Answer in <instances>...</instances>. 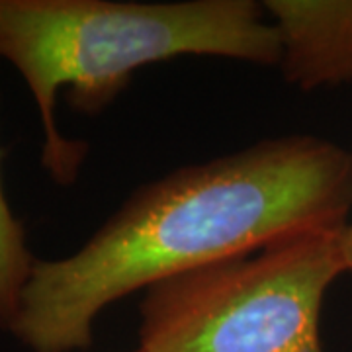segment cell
I'll return each instance as SVG.
<instances>
[{"label": "cell", "mask_w": 352, "mask_h": 352, "mask_svg": "<svg viewBox=\"0 0 352 352\" xmlns=\"http://www.w3.org/2000/svg\"><path fill=\"white\" fill-rule=\"evenodd\" d=\"M351 210L352 151L317 135L180 166L133 190L76 252L36 258L8 331L32 352L85 351L118 300L284 237L340 231Z\"/></svg>", "instance_id": "1"}, {"label": "cell", "mask_w": 352, "mask_h": 352, "mask_svg": "<svg viewBox=\"0 0 352 352\" xmlns=\"http://www.w3.org/2000/svg\"><path fill=\"white\" fill-rule=\"evenodd\" d=\"M280 39L282 78L311 92L352 85V0H264Z\"/></svg>", "instance_id": "4"}, {"label": "cell", "mask_w": 352, "mask_h": 352, "mask_svg": "<svg viewBox=\"0 0 352 352\" xmlns=\"http://www.w3.org/2000/svg\"><path fill=\"white\" fill-rule=\"evenodd\" d=\"M186 55L278 65L280 39L263 2L252 0H0V57L36 100L41 164L57 184L75 182L88 151L55 124L59 90L92 116L141 67Z\"/></svg>", "instance_id": "2"}, {"label": "cell", "mask_w": 352, "mask_h": 352, "mask_svg": "<svg viewBox=\"0 0 352 352\" xmlns=\"http://www.w3.org/2000/svg\"><path fill=\"white\" fill-rule=\"evenodd\" d=\"M342 231L278 239L166 278L139 303L141 352H325L321 311Z\"/></svg>", "instance_id": "3"}, {"label": "cell", "mask_w": 352, "mask_h": 352, "mask_svg": "<svg viewBox=\"0 0 352 352\" xmlns=\"http://www.w3.org/2000/svg\"><path fill=\"white\" fill-rule=\"evenodd\" d=\"M135 352H141V351H135Z\"/></svg>", "instance_id": "7"}, {"label": "cell", "mask_w": 352, "mask_h": 352, "mask_svg": "<svg viewBox=\"0 0 352 352\" xmlns=\"http://www.w3.org/2000/svg\"><path fill=\"white\" fill-rule=\"evenodd\" d=\"M36 256L25 245L22 221L12 214L0 175V327H12Z\"/></svg>", "instance_id": "5"}, {"label": "cell", "mask_w": 352, "mask_h": 352, "mask_svg": "<svg viewBox=\"0 0 352 352\" xmlns=\"http://www.w3.org/2000/svg\"><path fill=\"white\" fill-rule=\"evenodd\" d=\"M340 251H342V263H344V272L352 276V221L344 227L342 239H340Z\"/></svg>", "instance_id": "6"}]
</instances>
